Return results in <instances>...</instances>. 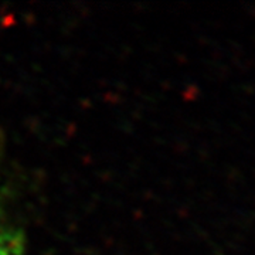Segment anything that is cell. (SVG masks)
<instances>
[{"mask_svg": "<svg viewBox=\"0 0 255 255\" xmlns=\"http://www.w3.org/2000/svg\"><path fill=\"white\" fill-rule=\"evenodd\" d=\"M0 255H27L24 241L18 233L0 228Z\"/></svg>", "mask_w": 255, "mask_h": 255, "instance_id": "cell-1", "label": "cell"}]
</instances>
